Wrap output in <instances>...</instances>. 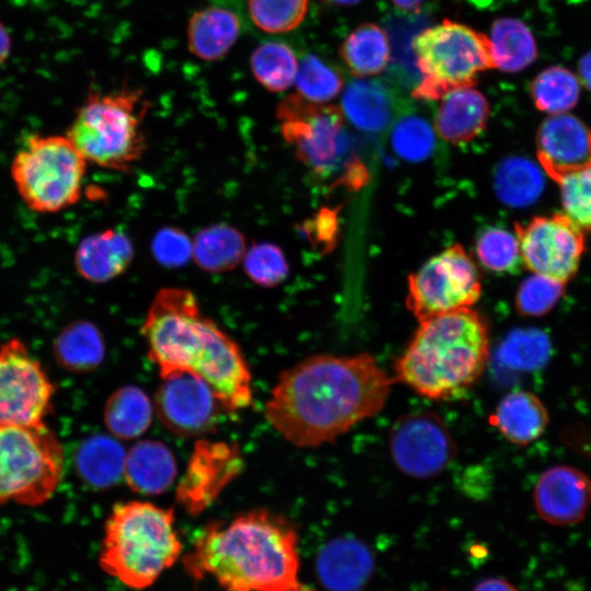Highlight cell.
I'll return each instance as SVG.
<instances>
[{"mask_svg": "<svg viewBox=\"0 0 591 591\" xmlns=\"http://www.w3.org/2000/svg\"><path fill=\"white\" fill-rule=\"evenodd\" d=\"M482 291L478 270L461 245L431 257L408 277L407 308L419 321L473 305Z\"/></svg>", "mask_w": 591, "mask_h": 591, "instance_id": "11", "label": "cell"}, {"mask_svg": "<svg viewBox=\"0 0 591 591\" xmlns=\"http://www.w3.org/2000/svg\"><path fill=\"white\" fill-rule=\"evenodd\" d=\"M294 84L302 97L314 103H326L343 89V76L331 63L310 54L299 61Z\"/></svg>", "mask_w": 591, "mask_h": 591, "instance_id": "36", "label": "cell"}, {"mask_svg": "<svg viewBox=\"0 0 591 591\" xmlns=\"http://www.w3.org/2000/svg\"><path fill=\"white\" fill-rule=\"evenodd\" d=\"M55 393L56 385L22 339L0 345V426L45 422Z\"/></svg>", "mask_w": 591, "mask_h": 591, "instance_id": "12", "label": "cell"}, {"mask_svg": "<svg viewBox=\"0 0 591 591\" xmlns=\"http://www.w3.org/2000/svg\"><path fill=\"white\" fill-rule=\"evenodd\" d=\"M309 0H248L253 23L266 33H286L298 27L308 12Z\"/></svg>", "mask_w": 591, "mask_h": 591, "instance_id": "39", "label": "cell"}, {"mask_svg": "<svg viewBox=\"0 0 591 591\" xmlns=\"http://www.w3.org/2000/svg\"><path fill=\"white\" fill-rule=\"evenodd\" d=\"M551 341L536 328L511 332L500 346L501 361L514 369L533 370L542 367L549 357Z\"/></svg>", "mask_w": 591, "mask_h": 591, "instance_id": "38", "label": "cell"}, {"mask_svg": "<svg viewBox=\"0 0 591 591\" xmlns=\"http://www.w3.org/2000/svg\"><path fill=\"white\" fill-rule=\"evenodd\" d=\"M398 9L404 11L417 10L424 0H391Z\"/></svg>", "mask_w": 591, "mask_h": 591, "instance_id": "48", "label": "cell"}, {"mask_svg": "<svg viewBox=\"0 0 591 591\" xmlns=\"http://www.w3.org/2000/svg\"><path fill=\"white\" fill-rule=\"evenodd\" d=\"M250 63L254 78L271 92L291 86L299 66L293 50L281 42H267L256 47Z\"/></svg>", "mask_w": 591, "mask_h": 591, "instance_id": "34", "label": "cell"}, {"mask_svg": "<svg viewBox=\"0 0 591 591\" xmlns=\"http://www.w3.org/2000/svg\"><path fill=\"white\" fill-rule=\"evenodd\" d=\"M395 363V379L436 401L462 397L489 358V333L474 310L461 309L426 321Z\"/></svg>", "mask_w": 591, "mask_h": 591, "instance_id": "4", "label": "cell"}, {"mask_svg": "<svg viewBox=\"0 0 591 591\" xmlns=\"http://www.w3.org/2000/svg\"><path fill=\"white\" fill-rule=\"evenodd\" d=\"M419 81L412 95L420 101L440 100L448 92L477 82V74L493 69L489 38L450 20L421 31L413 40Z\"/></svg>", "mask_w": 591, "mask_h": 591, "instance_id": "9", "label": "cell"}, {"mask_svg": "<svg viewBox=\"0 0 591 591\" xmlns=\"http://www.w3.org/2000/svg\"><path fill=\"white\" fill-rule=\"evenodd\" d=\"M489 43L494 68L505 72L522 71L537 58L532 32L518 19H497L491 25Z\"/></svg>", "mask_w": 591, "mask_h": 591, "instance_id": "29", "label": "cell"}, {"mask_svg": "<svg viewBox=\"0 0 591 591\" xmlns=\"http://www.w3.org/2000/svg\"><path fill=\"white\" fill-rule=\"evenodd\" d=\"M126 451L112 436H94L77 452L81 478L95 489H107L124 478Z\"/></svg>", "mask_w": 591, "mask_h": 591, "instance_id": "28", "label": "cell"}, {"mask_svg": "<svg viewBox=\"0 0 591 591\" xmlns=\"http://www.w3.org/2000/svg\"><path fill=\"white\" fill-rule=\"evenodd\" d=\"M182 563L194 581L209 578L222 591H315L300 577L294 524L267 509L208 523Z\"/></svg>", "mask_w": 591, "mask_h": 591, "instance_id": "2", "label": "cell"}, {"mask_svg": "<svg viewBox=\"0 0 591 591\" xmlns=\"http://www.w3.org/2000/svg\"><path fill=\"white\" fill-rule=\"evenodd\" d=\"M494 189L501 202L514 208L526 207L541 197L544 176L531 160L523 157L507 158L496 167Z\"/></svg>", "mask_w": 591, "mask_h": 591, "instance_id": "32", "label": "cell"}, {"mask_svg": "<svg viewBox=\"0 0 591 591\" xmlns=\"http://www.w3.org/2000/svg\"><path fill=\"white\" fill-rule=\"evenodd\" d=\"M390 140L402 159L419 162L433 153L437 139L426 118L418 114H405L393 124Z\"/></svg>", "mask_w": 591, "mask_h": 591, "instance_id": "35", "label": "cell"}, {"mask_svg": "<svg viewBox=\"0 0 591 591\" xmlns=\"http://www.w3.org/2000/svg\"><path fill=\"white\" fill-rule=\"evenodd\" d=\"M522 262L535 274L569 281L578 271L584 252V231L566 213L536 216L514 224Z\"/></svg>", "mask_w": 591, "mask_h": 591, "instance_id": "13", "label": "cell"}, {"mask_svg": "<svg viewBox=\"0 0 591 591\" xmlns=\"http://www.w3.org/2000/svg\"><path fill=\"white\" fill-rule=\"evenodd\" d=\"M533 502L540 518L548 524L580 523L591 506V479L576 467L555 465L538 477Z\"/></svg>", "mask_w": 591, "mask_h": 591, "instance_id": "18", "label": "cell"}, {"mask_svg": "<svg viewBox=\"0 0 591 591\" xmlns=\"http://www.w3.org/2000/svg\"><path fill=\"white\" fill-rule=\"evenodd\" d=\"M374 570L371 549L359 538L345 535L328 542L317 557V572L329 591H361Z\"/></svg>", "mask_w": 591, "mask_h": 591, "instance_id": "19", "label": "cell"}, {"mask_svg": "<svg viewBox=\"0 0 591 591\" xmlns=\"http://www.w3.org/2000/svg\"><path fill=\"white\" fill-rule=\"evenodd\" d=\"M12 49L11 35L0 21V67L8 60Z\"/></svg>", "mask_w": 591, "mask_h": 591, "instance_id": "47", "label": "cell"}, {"mask_svg": "<svg viewBox=\"0 0 591 591\" xmlns=\"http://www.w3.org/2000/svg\"><path fill=\"white\" fill-rule=\"evenodd\" d=\"M389 443L396 467L415 478L440 474L456 452L453 437L442 419L429 412L407 414L397 419Z\"/></svg>", "mask_w": 591, "mask_h": 591, "instance_id": "14", "label": "cell"}, {"mask_svg": "<svg viewBox=\"0 0 591 591\" xmlns=\"http://www.w3.org/2000/svg\"><path fill=\"white\" fill-rule=\"evenodd\" d=\"M543 171L556 183L591 169V128L569 113L549 115L536 134Z\"/></svg>", "mask_w": 591, "mask_h": 591, "instance_id": "17", "label": "cell"}, {"mask_svg": "<svg viewBox=\"0 0 591 591\" xmlns=\"http://www.w3.org/2000/svg\"><path fill=\"white\" fill-rule=\"evenodd\" d=\"M152 253L157 260L167 267H178L188 262L193 243L176 228H163L152 241Z\"/></svg>", "mask_w": 591, "mask_h": 591, "instance_id": "43", "label": "cell"}, {"mask_svg": "<svg viewBox=\"0 0 591 591\" xmlns=\"http://www.w3.org/2000/svg\"><path fill=\"white\" fill-rule=\"evenodd\" d=\"M321 2L327 3V4H334V5H354L362 0H318Z\"/></svg>", "mask_w": 591, "mask_h": 591, "instance_id": "49", "label": "cell"}, {"mask_svg": "<svg viewBox=\"0 0 591 591\" xmlns=\"http://www.w3.org/2000/svg\"><path fill=\"white\" fill-rule=\"evenodd\" d=\"M475 248L480 263L491 271L515 273L523 263L517 235L502 228L484 229Z\"/></svg>", "mask_w": 591, "mask_h": 591, "instance_id": "37", "label": "cell"}, {"mask_svg": "<svg viewBox=\"0 0 591 591\" xmlns=\"http://www.w3.org/2000/svg\"><path fill=\"white\" fill-rule=\"evenodd\" d=\"M153 409V403L141 389L121 386L105 403L104 424L114 438L136 439L149 429Z\"/></svg>", "mask_w": 591, "mask_h": 591, "instance_id": "27", "label": "cell"}, {"mask_svg": "<svg viewBox=\"0 0 591 591\" xmlns=\"http://www.w3.org/2000/svg\"><path fill=\"white\" fill-rule=\"evenodd\" d=\"M172 508L149 501L116 503L104 524L99 565L132 590H144L182 558Z\"/></svg>", "mask_w": 591, "mask_h": 591, "instance_id": "5", "label": "cell"}, {"mask_svg": "<svg viewBox=\"0 0 591 591\" xmlns=\"http://www.w3.org/2000/svg\"><path fill=\"white\" fill-rule=\"evenodd\" d=\"M53 352L57 363L76 373L96 369L105 357V343L99 328L86 321L67 325L56 337Z\"/></svg>", "mask_w": 591, "mask_h": 591, "instance_id": "26", "label": "cell"}, {"mask_svg": "<svg viewBox=\"0 0 591 591\" xmlns=\"http://www.w3.org/2000/svg\"><path fill=\"white\" fill-rule=\"evenodd\" d=\"M242 465L236 444L198 441L177 485V502L189 514L204 512L240 473Z\"/></svg>", "mask_w": 591, "mask_h": 591, "instance_id": "16", "label": "cell"}, {"mask_svg": "<svg viewBox=\"0 0 591 591\" xmlns=\"http://www.w3.org/2000/svg\"><path fill=\"white\" fill-rule=\"evenodd\" d=\"M393 382L369 354L314 355L281 372L264 414L291 444L315 448L376 415Z\"/></svg>", "mask_w": 591, "mask_h": 591, "instance_id": "1", "label": "cell"}, {"mask_svg": "<svg viewBox=\"0 0 591 591\" xmlns=\"http://www.w3.org/2000/svg\"><path fill=\"white\" fill-rule=\"evenodd\" d=\"M577 69L580 83L591 92V50L581 56Z\"/></svg>", "mask_w": 591, "mask_h": 591, "instance_id": "46", "label": "cell"}, {"mask_svg": "<svg viewBox=\"0 0 591 591\" xmlns=\"http://www.w3.org/2000/svg\"><path fill=\"white\" fill-rule=\"evenodd\" d=\"M472 591H519V589L507 579L491 577L479 581Z\"/></svg>", "mask_w": 591, "mask_h": 591, "instance_id": "45", "label": "cell"}, {"mask_svg": "<svg viewBox=\"0 0 591 591\" xmlns=\"http://www.w3.org/2000/svg\"><path fill=\"white\" fill-rule=\"evenodd\" d=\"M140 333L161 378L192 373L213 390L224 410L252 403V375L239 345L183 288H164L153 298Z\"/></svg>", "mask_w": 591, "mask_h": 591, "instance_id": "3", "label": "cell"}, {"mask_svg": "<svg viewBox=\"0 0 591 591\" xmlns=\"http://www.w3.org/2000/svg\"><path fill=\"white\" fill-rule=\"evenodd\" d=\"M565 283L535 274L525 278L515 294V309L526 317H540L549 313L565 294Z\"/></svg>", "mask_w": 591, "mask_h": 591, "instance_id": "40", "label": "cell"}, {"mask_svg": "<svg viewBox=\"0 0 591 591\" xmlns=\"http://www.w3.org/2000/svg\"><path fill=\"white\" fill-rule=\"evenodd\" d=\"M161 379L153 407L165 428L181 437H199L216 427L224 408L207 382L186 372Z\"/></svg>", "mask_w": 591, "mask_h": 591, "instance_id": "15", "label": "cell"}, {"mask_svg": "<svg viewBox=\"0 0 591 591\" xmlns=\"http://www.w3.org/2000/svg\"><path fill=\"white\" fill-rule=\"evenodd\" d=\"M436 114L438 135L452 143L467 142L486 127L489 104L473 86L460 88L444 94Z\"/></svg>", "mask_w": 591, "mask_h": 591, "instance_id": "22", "label": "cell"}, {"mask_svg": "<svg viewBox=\"0 0 591 591\" xmlns=\"http://www.w3.org/2000/svg\"><path fill=\"white\" fill-rule=\"evenodd\" d=\"M132 258L134 246L129 237L108 229L80 242L74 254V267L86 281L104 283L126 271Z\"/></svg>", "mask_w": 591, "mask_h": 591, "instance_id": "20", "label": "cell"}, {"mask_svg": "<svg viewBox=\"0 0 591 591\" xmlns=\"http://www.w3.org/2000/svg\"><path fill=\"white\" fill-rule=\"evenodd\" d=\"M240 30L237 15L228 9L210 7L197 11L188 22V49L201 60H218L235 44Z\"/></svg>", "mask_w": 591, "mask_h": 591, "instance_id": "25", "label": "cell"}, {"mask_svg": "<svg viewBox=\"0 0 591 591\" xmlns=\"http://www.w3.org/2000/svg\"><path fill=\"white\" fill-rule=\"evenodd\" d=\"M276 116L283 139L314 173L337 175L336 184L350 189L366 182L367 171L352 149L340 108L294 93L279 103Z\"/></svg>", "mask_w": 591, "mask_h": 591, "instance_id": "7", "label": "cell"}, {"mask_svg": "<svg viewBox=\"0 0 591 591\" xmlns=\"http://www.w3.org/2000/svg\"><path fill=\"white\" fill-rule=\"evenodd\" d=\"M86 163L66 135H32L13 157L10 175L28 209L51 215L80 200Z\"/></svg>", "mask_w": 591, "mask_h": 591, "instance_id": "8", "label": "cell"}, {"mask_svg": "<svg viewBox=\"0 0 591 591\" xmlns=\"http://www.w3.org/2000/svg\"><path fill=\"white\" fill-rule=\"evenodd\" d=\"M304 231L315 245L331 247L334 244L337 231L336 212L328 208L322 209L312 220L304 223Z\"/></svg>", "mask_w": 591, "mask_h": 591, "instance_id": "44", "label": "cell"}, {"mask_svg": "<svg viewBox=\"0 0 591 591\" xmlns=\"http://www.w3.org/2000/svg\"><path fill=\"white\" fill-rule=\"evenodd\" d=\"M177 475V463L167 445L157 440H140L126 451L124 479L144 496L167 490Z\"/></svg>", "mask_w": 591, "mask_h": 591, "instance_id": "21", "label": "cell"}, {"mask_svg": "<svg viewBox=\"0 0 591 591\" xmlns=\"http://www.w3.org/2000/svg\"><path fill=\"white\" fill-rule=\"evenodd\" d=\"M63 448L46 422L0 426V505L37 507L63 475Z\"/></svg>", "mask_w": 591, "mask_h": 591, "instance_id": "10", "label": "cell"}, {"mask_svg": "<svg viewBox=\"0 0 591 591\" xmlns=\"http://www.w3.org/2000/svg\"><path fill=\"white\" fill-rule=\"evenodd\" d=\"M244 270L256 285L273 288L282 282L289 266L283 252L271 243H258L245 252Z\"/></svg>", "mask_w": 591, "mask_h": 591, "instance_id": "41", "label": "cell"}, {"mask_svg": "<svg viewBox=\"0 0 591 591\" xmlns=\"http://www.w3.org/2000/svg\"><path fill=\"white\" fill-rule=\"evenodd\" d=\"M566 213L580 229L591 231V169L557 183Z\"/></svg>", "mask_w": 591, "mask_h": 591, "instance_id": "42", "label": "cell"}, {"mask_svg": "<svg viewBox=\"0 0 591 591\" xmlns=\"http://www.w3.org/2000/svg\"><path fill=\"white\" fill-rule=\"evenodd\" d=\"M396 100L384 82L375 79H356L348 83L341 99L343 115L366 132L384 131L396 115Z\"/></svg>", "mask_w": 591, "mask_h": 591, "instance_id": "23", "label": "cell"}, {"mask_svg": "<svg viewBox=\"0 0 591 591\" xmlns=\"http://www.w3.org/2000/svg\"><path fill=\"white\" fill-rule=\"evenodd\" d=\"M246 243L243 234L228 224L202 229L193 242V258L200 269L224 273L233 269L243 258Z\"/></svg>", "mask_w": 591, "mask_h": 591, "instance_id": "30", "label": "cell"}, {"mask_svg": "<svg viewBox=\"0 0 591 591\" xmlns=\"http://www.w3.org/2000/svg\"><path fill=\"white\" fill-rule=\"evenodd\" d=\"M144 113L146 104L138 90L90 92L66 136L86 162L127 172L147 148L141 128Z\"/></svg>", "mask_w": 591, "mask_h": 591, "instance_id": "6", "label": "cell"}, {"mask_svg": "<svg viewBox=\"0 0 591 591\" xmlns=\"http://www.w3.org/2000/svg\"><path fill=\"white\" fill-rule=\"evenodd\" d=\"M581 83L576 73L564 66L543 69L530 84L534 106L546 114L568 113L579 102Z\"/></svg>", "mask_w": 591, "mask_h": 591, "instance_id": "33", "label": "cell"}, {"mask_svg": "<svg viewBox=\"0 0 591 591\" xmlns=\"http://www.w3.org/2000/svg\"><path fill=\"white\" fill-rule=\"evenodd\" d=\"M391 56L386 32L373 23L356 27L343 42L340 57L357 77L375 76L389 65Z\"/></svg>", "mask_w": 591, "mask_h": 591, "instance_id": "31", "label": "cell"}, {"mask_svg": "<svg viewBox=\"0 0 591 591\" xmlns=\"http://www.w3.org/2000/svg\"><path fill=\"white\" fill-rule=\"evenodd\" d=\"M548 413L543 402L528 391H513L497 405L489 422L511 443L525 447L546 430Z\"/></svg>", "mask_w": 591, "mask_h": 591, "instance_id": "24", "label": "cell"}]
</instances>
